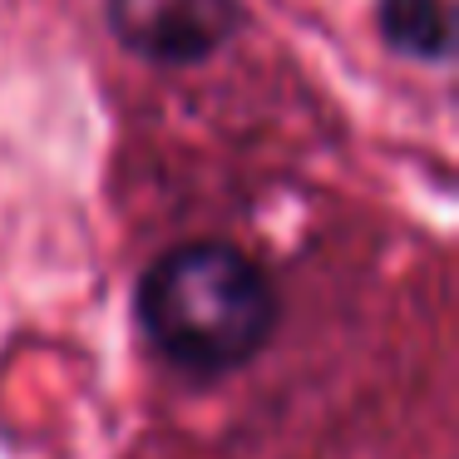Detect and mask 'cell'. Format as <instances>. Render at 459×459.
<instances>
[{
  "instance_id": "cell-1",
  "label": "cell",
  "mask_w": 459,
  "mask_h": 459,
  "mask_svg": "<svg viewBox=\"0 0 459 459\" xmlns=\"http://www.w3.org/2000/svg\"><path fill=\"white\" fill-rule=\"evenodd\" d=\"M134 311L169 366L188 376H228L272 341L277 287L242 247L198 238L149 262Z\"/></svg>"
},
{
  "instance_id": "cell-2",
  "label": "cell",
  "mask_w": 459,
  "mask_h": 459,
  "mask_svg": "<svg viewBox=\"0 0 459 459\" xmlns=\"http://www.w3.org/2000/svg\"><path fill=\"white\" fill-rule=\"evenodd\" d=\"M119 45L153 65H198L232 40L238 0H104Z\"/></svg>"
},
{
  "instance_id": "cell-3",
  "label": "cell",
  "mask_w": 459,
  "mask_h": 459,
  "mask_svg": "<svg viewBox=\"0 0 459 459\" xmlns=\"http://www.w3.org/2000/svg\"><path fill=\"white\" fill-rule=\"evenodd\" d=\"M376 35L405 60H449V0H376Z\"/></svg>"
}]
</instances>
